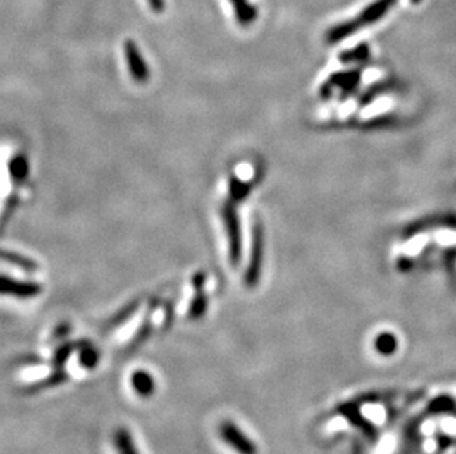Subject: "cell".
<instances>
[{
	"instance_id": "1",
	"label": "cell",
	"mask_w": 456,
	"mask_h": 454,
	"mask_svg": "<svg viewBox=\"0 0 456 454\" xmlns=\"http://www.w3.org/2000/svg\"><path fill=\"white\" fill-rule=\"evenodd\" d=\"M218 435L238 454H257L256 444L238 428L237 424H233L230 420H225L218 425Z\"/></svg>"
},
{
	"instance_id": "2",
	"label": "cell",
	"mask_w": 456,
	"mask_h": 454,
	"mask_svg": "<svg viewBox=\"0 0 456 454\" xmlns=\"http://www.w3.org/2000/svg\"><path fill=\"white\" fill-rule=\"evenodd\" d=\"M42 286L33 282H20L6 276H0V295H9L20 300H31L42 294Z\"/></svg>"
},
{
	"instance_id": "3",
	"label": "cell",
	"mask_w": 456,
	"mask_h": 454,
	"mask_svg": "<svg viewBox=\"0 0 456 454\" xmlns=\"http://www.w3.org/2000/svg\"><path fill=\"white\" fill-rule=\"evenodd\" d=\"M124 56L133 80L137 81V83H145L149 78V70L144 61V56L140 55V52L137 51V46L132 40L124 43Z\"/></svg>"
},
{
	"instance_id": "4",
	"label": "cell",
	"mask_w": 456,
	"mask_h": 454,
	"mask_svg": "<svg viewBox=\"0 0 456 454\" xmlns=\"http://www.w3.org/2000/svg\"><path fill=\"white\" fill-rule=\"evenodd\" d=\"M223 219L226 223V229L229 235V245H230V258L232 263H238L240 254H241V235H240V224L238 219L235 216V211L230 205L223 208Z\"/></svg>"
},
{
	"instance_id": "5",
	"label": "cell",
	"mask_w": 456,
	"mask_h": 454,
	"mask_svg": "<svg viewBox=\"0 0 456 454\" xmlns=\"http://www.w3.org/2000/svg\"><path fill=\"white\" fill-rule=\"evenodd\" d=\"M260 266H261V233L260 231L254 233V245H253V257H251V264L247 273L245 283L253 288L256 286L259 278H260Z\"/></svg>"
},
{
	"instance_id": "6",
	"label": "cell",
	"mask_w": 456,
	"mask_h": 454,
	"mask_svg": "<svg viewBox=\"0 0 456 454\" xmlns=\"http://www.w3.org/2000/svg\"><path fill=\"white\" fill-rule=\"evenodd\" d=\"M132 386L139 397L148 398L155 393V379L147 370H136L132 375Z\"/></svg>"
},
{
	"instance_id": "7",
	"label": "cell",
	"mask_w": 456,
	"mask_h": 454,
	"mask_svg": "<svg viewBox=\"0 0 456 454\" xmlns=\"http://www.w3.org/2000/svg\"><path fill=\"white\" fill-rule=\"evenodd\" d=\"M113 443L118 454H140L135 444L133 435L128 428H118L113 435Z\"/></svg>"
},
{
	"instance_id": "8",
	"label": "cell",
	"mask_w": 456,
	"mask_h": 454,
	"mask_svg": "<svg viewBox=\"0 0 456 454\" xmlns=\"http://www.w3.org/2000/svg\"><path fill=\"white\" fill-rule=\"evenodd\" d=\"M67 379H68L67 372H64L62 369H56L52 373V375H49L48 378H44L40 382H36L33 385H30L27 389H28V393H39V391H42V389H44V388H52V386H58L61 384H64V382H67Z\"/></svg>"
},
{
	"instance_id": "9",
	"label": "cell",
	"mask_w": 456,
	"mask_h": 454,
	"mask_svg": "<svg viewBox=\"0 0 456 454\" xmlns=\"http://www.w3.org/2000/svg\"><path fill=\"white\" fill-rule=\"evenodd\" d=\"M230 4L237 12V20L240 24L247 25L256 20V9L248 4V0H230Z\"/></svg>"
},
{
	"instance_id": "10",
	"label": "cell",
	"mask_w": 456,
	"mask_h": 454,
	"mask_svg": "<svg viewBox=\"0 0 456 454\" xmlns=\"http://www.w3.org/2000/svg\"><path fill=\"white\" fill-rule=\"evenodd\" d=\"M99 359H101V354L95 347H92L89 344L82 347L80 359H78V360H80V364L85 369H95L97 364L99 363Z\"/></svg>"
},
{
	"instance_id": "11",
	"label": "cell",
	"mask_w": 456,
	"mask_h": 454,
	"mask_svg": "<svg viewBox=\"0 0 456 454\" xmlns=\"http://www.w3.org/2000/svg\"><path fill=\"white\" fill-rule=\"evenodd\" d=\"M207 305H209V301H207L206 295H204L202 292H201V289H199V292H197L195 298L191 302L190 317L191 319H199V317H202L204 314H206V312H207Z\"/></svg>"
},
{
	"instance_id": "12",
	"label": "cell",
	"mask_w": 456,
	"mask_h": 454,
	"mask_svg": "<svg viewBox=\"0 0 456 454\" xmlns=\"http://www.w3.org/2000/svg\"><path fill=\"white\" fill-rule=\"evenodd\" d=\"M77 348L75 344H67V345H62L56 350L55 355H54V366L56 369H61L62 366L66 364V362L70 359V355L73 354V351Z\"/></svg>"
},
{
	"instance_id": "13",
	"label": "cell",
	"mask_w": 456,
	"mask_h": 454,
	"mask_svg": "<svg viewBox=\"0 0 456 454\" xmlns=\"http://www.w3.org/2000/svg\"><path fill=\"white\" fill-rule=\"evenodd\" d=\"M28 171V164L24 157H17L13 158V161L11 162V173L12 176L17 178V180H24V177Z\"/></svg>"
},
{
	"instance_id": "14",
	"label": "cell",
	"mask_w": 456,
	"mask_h": 454,
	"mask_svg": "<svg viewBox=\"0 0 456 454\" xmlns=\"http://www.w3.org/2000/svg\"><path fill=\"white\" fill-rule=\"evenodd\" d=\"M0 258H5L8 263H12V264H17L23 269H27V270H33L36 269V264H33L31 262H28V259L17 255V254H9V252H2L0 251Z\"/></svg>"
},
{
	"instance_id": "15",
	"label": "cell",
	"mask_w": 456,
	"mask_h": 454,
	"mask_svg": "<svg viewBox=\"0 0 456 454\" xmlns=\"http://www.w3.org/2000/svg\"><path fill=\"white\" fill-rule=\"evenodd\" d=\"M376 348H378V351H381L384 354H387V352L390 354L396 348V339L391 335H381L378 338V340H376Z\"/></svg>"
},
{
	"instance_id": "16",
	"label": "cell",
	"mask_w": 456,
	"mask_h": 454,
	"mask_svg": "<svg viewBox=\"0 0 456 454\" xmlns=\"http://www.w3.org/2000/svg\"><path fill=\"white\" fill-rule=\"evenodd\" d=\"M148 2H149L151 8L154 11H156V12H161L163 8H164V2H163V0H148Z\"/></svg>"
}]
</instances>
